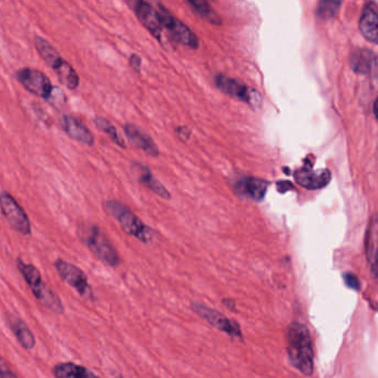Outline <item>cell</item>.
<instances>
[{
  "label": "cell",
  "instance_id": "obj_8",
  "mask_svg": "<svg viewBox=\"0 0 378 378\" xmlns=\"http://www.w3.org/2000/svg\"><path fill=\"white\" fill-rule=\"evenodd\" d=\"M16 79L27 92L42 99L49 100L55 92L50 79L38 69H20L17 71Z\"/></svg>",
  "mask_w": 378,
  "mask_h": 378
},
{
  "label": "cell",
  "instance_id": "obj_27",
  "mask_svg": "<svg viewBox=\"0 0 378 378\" xmlns=\"http://www.w3.org/2000/svg\"><path fill=\"white\" fill-rule=\"evenodd\" d=\"M343 277H344V281L347 286L351 287V289L355 291L360 290V282L356 275H354L353 273H345Z\"/></svg>",
  "mask_w": 378,
  "mask_h": 378
},
{
  "label": "cell",
  "instance_id": "obj_19",
  "mask_svg": "<svg viewBox=\"0 0 378 378\" xmlns=\"http://www.w3.org/2000/svg\"><path fill=\"white\" fill-rule=\"evenodd\" d=\"M9 325L19 344L24 347L25 350H34L36 346V339L28 325L19 317H11Z\"/></svg>",
  "mask_w": 378,
  "mask_h": 378
},
{
  "label": "cell",
  "instance_id": "obj_18",
  "mask_svg": "<svg viewBox=\"0 0 378 378\" xmlns=\"http://www.w3.org/2000/svg\"><path fill=\"white\" fill-rule=\"evenodd\" d=\"M53 374L56 378H100L89 368L73 362L58 363L53 367Z\"/></svg>",
  "mask_w": 378,
  "mask_h": 378
},
{
  "label": "cell",
  "instance_id": "obj_21",
  "mask_svg": "<svg viewBox=\"0 0 378 378\" xmlns=\"http://www.w3.org/2000/svg\"><path fill=\"white\" fill-rule=\"evenodd\" d=\"M53 70H55L58 79L61 84L69 89V90H76L79 86V76L76 73L73 65L65 61V59L58 61L53 67Z\"/></svg>",
  "mask_w": 378,
  "mask_h": 378
},
{
  "label": "cell",
  "instance_id": "obj_13",
  "mask_svg": "<svg viewBox=\"0 0 378 378\" xmlns=\"http://www.w3.org/2000/svg\"><path fill=\"white\" fill-rule=\"evenodd\" d=\"M269 188V182L256 177H242L234 184L235 194L239 196L250 198L254 201H262Z\"/></svg>",
  "mask_w": 378,
  "mask_h": 378
},
{
  "label": "cell",
  "instance_id": "obj_9",
  "mask_svg": "<svg viewBox=\"0 0 378 378\" xmlns=\"http://www.w3.org/2000/svg\"><path fill=\"white\" fill-rule=\"evenodd\" d=\"M214 82L220 92L227 94L229 97L238 98V99L246 102L252 108H258L261 106L262 97L260 94L254 89L248 88L240 80L229 78V77L220 73L214 78Z\"/></svg>",
  "mask_w": 378,
  "mask_h": 378
},
{
  "label": "cell",
  "instance_id": "obj_31",
  "mask_svg": "<svg viewBox=\"0 0 378 378\" xmlns=\"http://www.w3.org/2000/svg\"><path fill=\"white\" fill-rule=\"evenodd\" d=\"M0 378H19L16 374H13V372H11L9 370H6V368L1 367V373H0Z\"/></svg>",
  "mask_w": 378,
  "mask_h": 378
},
{
  "label": "cell",
  "instance_id": "obj_1",
  "mask_svg": "<svg viewBox=\"0 0 378 378\" xmlns=\"http://www.w3.org/2000/svg\"><path fill=\"white\" fill-rule=\"evenodd\" d=\"M287 355L291 364L301 373L306 376L313 374V343L305 325L294 322L287 329Z\"/></svg>",
  "mask_w": 378,
  "mask_h": 378
},
{
  "label": "cell",
  "instance_id": "obj_7",
  "mask_svg": "<svg viewBox=\"0 0 378 378\" xmlns=\"http://www.w3.org/2000/svg\"><path fill=\"white\" fill-rule=\"evenodd\" d=\"M157 8L162 26L171 32L173 39L190 49H198L200 44L198 36L187 25L183 24L182 21L175 18L162 4H158Z\"/></svg>",
  "mask_w": 378,
  "mask_h": 378
},
{
  "label": "cell",
  "instance_id": "obj_33",
  "mask_svg": "<svg viewBox=\"0 0 378 378\" xmlns=\"http://www.w3.org/2000/svg\"><path fill=\"white\" fill-rule=\"evenodd\" d=\"M115 378H125V377H123V376H117V377Z\"/></svg>",
  "mask_w": 378,
  "mask_h": 378
},
{
  "label": "cell",
  "instance_id": "obj_16",
  "mask_svg": "<svg viewBox=\"0 0 378 378\" xmlns=\"http://www.w3.org/2000/svg\"><path fill=\"white\" fill-rule=\"evenodd\" d=\"M294 177L301 187L308 190L324 188L331 181V172L326 169L314 172L310 168H302L294 173Z\"/></svg>",
  "mask_w": 378,
  "mask_h": 378
},
{
  "label": "cell",
  "instance_id": "obj_3",
  "mask_svg": "<svg viewBox=\"0 0 378 378\" xmlns=\"http://www.w3.org/2000/svg\"><path fill=\"white\" fill-rule=\"evenodd\" d=\"M103 206H105L106 212L113 219L117 220L121 229L127 234L134 237L144 243H151L153 241V229L146 227L144 222L141 221L136 214L129 209L128 206L115 200L105 202Z\"/></svg>",
  "mask_w": 378,
  "mask_h": 378
},
{
  "label": "cell",
  "instance_id": "obj_14",
  "mask_svg": "<svg viewBox=\"0 0 378 378\" xmlns=\"http://www.w3.org/2000/svg\"><path fill=\"white\" fill-rule=\"evenodd\" d=\"M360 29L368 42L378 44V5L367 3L364 6L360 18Z\"/></svg>",
  "mask_w": 378,
  "mask_h": 378
},
{
  "label": "cell",
  "instance_id": "obj_15",
  "mask_svg": "<svg viewBox=\"0 0 378 378\" xmlns=\"http://www.w3.org/2000/svg\"><path fill=\"white\" fill-rule=\"evenodd\" d=\"M61 125L65 134L73 140L87 144V146H92L94 144V134L92 131L89 130L86 125L80 122L77 118L67 115H63Z\"/></svg>",
  "mask_w": 378,
  "mask_h": 378
},
{
  "label": "cell",
  "instance_id": "obj_32",
  "mask_svg": "<svg viewBox=\"0 0 378 378\" xmlns=\"http://www.w3.org/2000/svg\"><path fill=\"white\" fill-rule=\"evenodd\" d=\"M374 115L378 119V98L376 100L375 103H374Z\"/></svg>",
  "mask_w": 378,
  "mask_h": 378
},
{
  "label": "cell",
  "instance_id": "obj_10",
  "mask_svg": "<svg viewBox=\"0 0 378 378\" xmlns=\"http://www.w3.org/2000/svg\"><path fill=\"white\" fill-rule=\"evenodd\" d=\"M0 203L3 215L11 229L23 235H29L32 233V225L28 215L11 194L3 192L0 196Z\"/></svg>",
  "mask_w": 378,
  "mask_h": 378
},
{
  "label": "cell",
  "instance_id": "obj_17",
  "mask_svg": "<svg viewBox=\"0 0 378 378\" xmlns=\"http://www.w3.org/2000/svg\"><path fill=\"white\" fill-rule=\"evenodd\" d=\"M133 167L136 169L137 177H138V181L140 184L144 185L146 189H149L150 191H152L153 194H157L160 198L165 199V200L171 199V194H170L169 190L154 177V175H152L151 171L148 168L140 165V163H134Z\"/></svg>",
  "mask_w": 378,
  "mask_h": 378
},
{
  "label": "cell",
  "instance_id": "obj_4",
  "mask_svg": "<svg viewBox=\"0 0 378 378\" xmlns=\"http://www.w3.org/2000/svg\"><path fill=\"white\" fill-rule=\"evenodd\" d=\"M84 243L87 248L92 251L94 256L99 258L100 261L107 264V265H120L121 258L118 251L115 250L113 243L110 242L107 235L102 232L101 229L97 225H92L89 229L87 234L84 235Z\"/></svg>",
  "mask_w": 378,
  "mask_h": 378
},
{
  "label": "cell",
  "instance_id": "obj_20",
  "mask_svg": "<svg viewBox=\"0 0 378 378\" xmlns=\"http://www.w3.org/2000/svg\"><path fill=\"white\" fill-rule=\"evenodd\" d=\"M366 256L374 270H378V214L370 221L366 238Z\"/></svg>",
  "mask_w": 378,
  "mask_h": 378
},
{
  "label": "cell",
  "instance_id": "obj_23",
  "mask_svg": "<svg viewBox=\"0 0 378 378\" xmlns=\"http://www.w3.org/2000/svg\"><path fill=\"white\" fill-rule=\"evenodd\" d=\"M34 48H36L37 51L39 53V56L42 57V61L47 63L51 69H53V65H55L58 61L63 59L57 50H56V48L53 47V44H50L47 40L44 39V38H42V37H34Z\"/></svg>",
  "mask_w": 378,
  "mask_h": 378
},
{
  "label": "cell",
  "instance_id": "obj_24",
  "mask_svg": "<svg viewBox=\"0 0 378 378\" xmlns=\"http://www.w3.org/2000/svg\"><path fill=\"white\" fill-rule=\"evenodd\" d=\"M376 57L370 50H358L353 55L351 65L356 73H365L375 65Z\"/></svg>",
  "mask_w": 378,
  "mask_h": 378
},
{
  "label": "cell",
  "instance_id": "obj_25",
  "mask_svg": "<svg viewBox=\"0 0 378 378\" xmlns=\"http://www.w3.org/2000/svg\"><path fill=\"white\" fill-rule=\"evenodd\" d=\"M94 122L100 131L106 133V134L109 137L110 140L113 141V144H117L118 146H120L122 149L127 148V144H125L122 137L119 134L117 129L113 127V123L110 122L109 120H107L106 118L96 117L94 119Z\"/></svg>",
  "mask_w": 378,
  "mask_h": 378
},
{
  "label": "cell",
  "instance_id": "obj_11",
  "mask_svg": "<svg viewBox=\"0 0 378 378\" xmlns=\"http://www.w3.org/2000/svg\"><path fill=\"white\" fill-rule=\"evenodd\" d=\"M134 13L138 17L139 21L144 25V28L152 34V36L161 42L162 37V23L160 19L159 13L146 1H138L134 6Z\"/></svg>",
  "mask_w": 378,
  "mask_h": 378
},
{
  "label": "cell",
  "instance_id": "obj_28",
  "mask_svg": "<svg viewBox=\"0 0 378 378\" xmlns=\"http://www.w3.org/2000/svg\"><path fill=\"white\" fill-rule=\"evenodd\" d=\"M175 132H177V138L180 139L182 142H187V141H189V139H190L191 137V129L188 128V127H185V125H180V127H177V129H175Z\"/></svg>",
  "mask_w": 378,
  "mask_h": 378
},
{
  "label": "cell",
  "instance_id": "obj_12",
  "mask_svg": "<svg viewBox=\"0 0 378 378\" xmlns=\"http://www.w3.org/2000/svg\"><path fill=\"white\" fill-rule=\"evenodd\" d=\"M123 130H125V136L132 146H136L141 151H144L150 157H159V146L154 142L153 139L148 133L144 132L142 129L139 128L136 125H132V123H127V125H123Z\"/></svg>",
  "mask_w": 378,
  "mask_h": 378
},
{
  "label": "cell",
  "instance_id": "obj_2",
  "mask_svg": "<svg viewBox=\"0 0 378 378\" xmlns=\"http://www.w3.org/2000/svg\"><path fill=\"white\" fill-rule=\"evenodd\" d=\"M16 264L17 269L30 287L36 300L53 313L58 314V315L65 313V306L59 295L42 281L39 270L32 264L25 263L20 258H17Z\"/></svg>",
  "mask_w": 378,
  "mask_h": 378
},
{
  "label": "cell",
  "instance_id": "obj_30",
  "mask_svg": "<svg viewBox=\"0 0 378 378\" xmlns=\"http://www.w3.org/2000/svg\"><path fill=\"white\" fill-rule=\"evenodd\" d=\"M222 304H223L227 310H232V312L237 310V308H235V306H237L235 305V301L232 300V298H223V300H222Z\"/></svg>",
  "mask_w": 378,
  "mask_h": 378
},
{
  "label": "cell",
  "instance_id": "obj_5",
  "mask_svg": "<svg viewBox=\"0 0 378 378\" xmlns=\"http://www.w3.org/2000/svg\"><path fill=\"white\" fill-rule=\"evenodd\" d=\"M190 308L199 317H201L219 331L223 332L227 336L232 337V339H242V329H241L240 324L232 318L227 317L225 314L209 308L203 303L192 302Z\"/></svg>",
  "mask_w": 378,
  "mask_h": 378
},
{
  "label": "cell",
  "instance_id": "obj_26",
  "mask_svg": "<svg viewBox=\"0 0 378 378\" xmlns=\"http://www.w3.org/2000/svg\"><path fill=\"white\" fill-rule=\"evenodd\" d=\"M342 4L339 1H322L318 5L317 16L321 19H331L336 15Z\"/></svg>",
  "mask_w": 378,
  "mask_h": 378
},
{
  "label": "cell",
  "instance_id": "obj_6",
  "mask_svg": "<svg viewBox=\"0 0 378 378\" xmlns=\"http://www.w3.org/2000/svg\"><path fill=\"white\" fill-rule=\"evenodd\" d=\"M53 265L61 279L73 287V290H76L80 296L87 300L94 301V290L92 285L89 284L88 277L82 270L79 269L78 266L63 261L61 258L57 260Z\"/></svg>",
  "mask_w": 378,
  "mask_h": 378
},
{
  "label": "cell",
  "instance_id": "obj_29",
  "mask_svg": "<svg viewBox=\"0 0 378 378\" xmlns=\"http://www.w3.org/2000/svg\"><path fill=\"white\" fill-rule=\"evenodd\" d=\"M129 65H130L131 68L136 71L137 73H140L142 59H141L140 56L137 55V53H132V55L130 56V59H129Z\"/></svg>",
  "mask_w": 378,
  "mask_h": 378
},
{
  "label": "cell",
  "instance_id": "obj_22",
  "mask_svg": "<svg viewBox=\"0 0 378 378\" xmlns=\"http://www.w3.org/2000/svg\"><path fill=\"white\" fill-rule=\"evenodd\" d=\"M187 4L190 6L192 11L198 16L201 17L203 20L208 21L210 24L221 26L222 23H223L221 17L218 15L217 11L212 8V6L208 1H203V0H188Z\"/></svg>",
  "mask_w": 378,
  "mask_h": 378
}]
</instances>
